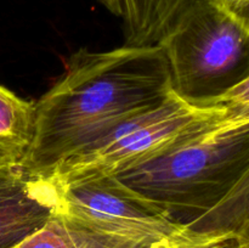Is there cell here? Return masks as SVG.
Segmentation results:
<instances>
[{
    "label": "cell",
    "instance_id": "12",
    "mask_svg": "<svg viewBox=\"0 0 249 248\" xmlns=\"http://www.w3.org/2000/svg\"><path fill=\"white\" fill-rule=\"evenodd\" d=\"M97 1H99L102 6L106 7V9L108 10L111 14H113L114 16H121V0H97Z\"/></svg>",
    "mask_w": 249,
    "mask_h": 248
},
{
    "label": "cell",
    "instance_id": "11",
    "mask_svg": "<svg viewBox=\"0 0 249 248\" xmlns=\"http://www.w3.org/2000/svg\"><path fill=\"white\" fill-rule=\"evenodd\" d=\"M215 6L249 24V0H211Z\"/></svg>",
    "mask_w": 249,
    "mask_h": 248
},
{
    "label": "cell",
    "instance_id": "9",
    "mask_svg": "<svg viewBox=\"0 0 249 248\" xmlns=\"http://www.w3.org/2000/svg\"><path fill=\"white\" fill-rule=\"evenodd\" d=\"M34 104L0 85V167L21 164L32 140Z\"/></svg>",
    "mask_w": 249,
    "mask_h": 248
},
{
    "label": "cell",
    "instance_id": "10",
    "mask_svg": "<svg viewBox=\"0 0 249 248\" xmlns=\"http://www.w3.org/2000/svg\"><path fill=\"white\" fill-rule=\"evenodd\" d=\"M168 248H249V241L230 235L198 233Z\"/></svg>",
    "mask_w": 249,
    "mask_h": 248
},
{
    "label": "cell",
    "instance_id": "3",
    "mask_svg": "<svg viewBox=\"0 0 249 248\" xmlns=\"http://www.w3.org/2000/svg\"><path fill=\"white\" fill-rule=\"evenodd\" d=\"M175 95L196 104L249 106V24L211 0H194L158 43Z\"/></svg>",
    "mask_w": 249,
    "mask_h": 248
},
{
    "label": "cell",
    "instance_id": "5",
    "mask_svg": "<svg viewBox=\"0 0 249 248\" xmlns=\"http://www.w3.org/2000/svg\"><path fill=\"white\" fill-rule=\"evenodd\" d=\"M55 213L80 224L157 246L172 245L198 232L170 220L162 209L116 177H102L55 189Z\"/></svg>",
    "mask_w": 249,
    "mask_h": 248
},
{
    "label": "cell",
    "instance_id": "6",
    "mask_svg": "<svg viewBox=\"0 0 249 248\" xmlns=\"http://www.w3.org/2000/svg\"><path fill=\"white\" fill-rule=\"evenodd\" d=\"M55 212V192L19 164L0 167V248H12Z\"/></svg>",
    "mask_w": 249,
    "mask_h": 248
},
{
    "label": "cell",
    "instance_id": "7",
    "mask_svg": "<svg viewBox=\"0 0 249 248\" xmlns=\"http://www.w3.org/2000/svg\"><path fill=\"white\" fill-rule=\"evenodd\" d=\"M177 243L179 242L157 246L142 240L105 232L53 212L40 228L12 248H168Z\"/></svg>",
    "mask_w": 249,
    "mask_h": 248
},
{
    "label": "cell",
    "instance_id": "1",
    "mask_svg": "<svg viewBox=\"0 0 249 248\" xmlns=\"http://www.w3.org/2000/svg\"><path fill=\"white\" fill-rule=\"evenodd\" d=\"M172 91L158 44L99 53L79 49L34 104L32 140L19 165L32 177H43L123 121L162 104Z\"/></svg>",
    "mask_w": 249,
    "mask_h": 248
},
{
    "label": "cell",
    "instance_id": "8",
    "mask_svg": "<svg viewBox=\"0 0 249 248\" xmlns=\"http://www.w3.org/2000/svg\"><path fill=\"white\" fill-rule=\"evenodd\" d=\"M194 0H121L124 45H157Z\"/></svg>",
    "mask_w": 249,
    "mask_h": 248
},
{
    "label": "cell",
    "instance_id": "2",
    "mask_svg": "<svg viewBox=\"0 0 249 248\" xmlns=\"http://www.w3.org/2000/svg\"><path fill=\"white\" fill-rule=\"evenodd\" d=\"M116 177L178 225L249 241V107Z\"/></svg>",
    "mask_w": 249,
    "mask_h": 248
},
{
    "label": "cell",
    "instance_id": "4",
    "mask_svg": "<svg viewBox=\"0 0 249 248\" xmlns=\"http://www.w3.org/2000/svg\"><path fill=\"white\" fill-rule=\"evenodd\" d=\"M236 107L249 106L196 104L172 91L162 104L123 121L40 177L60 189L95 177H116L198 133Z\"/></svg>",
    "mask_w": 249,
    "mask_h": 248
}]
</instances>
